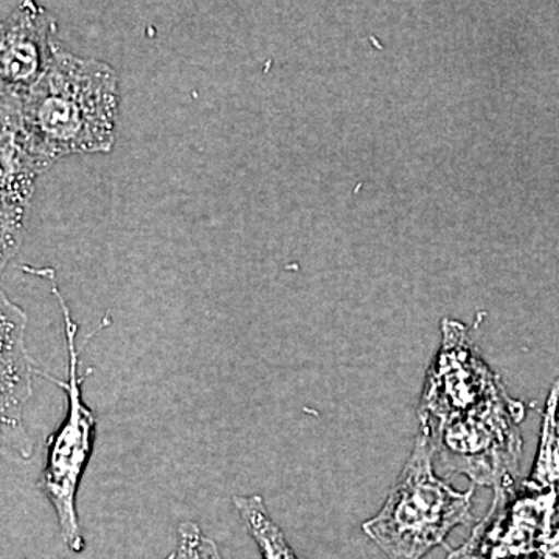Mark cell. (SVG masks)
<instances>
[{
    "mask_svg": "<svg viewBox=\"0 0 559 559\" xmlns=\"http://www.w3.org/2000/svg\"><path fill=\"white\" fill-rule=\"evenodd\" d=\"M441 474L510 492L520 474L524 404L480 358L468 329L441 322V347L428 371L418 409Z\"/></svg>",
    "mask_w": 559,
    "mask_h": 559,
    "instance_id": "1",
    "label": "cell"
},
{
    "mask_svg": "<svg viewBox=\"0 0 559 559\" xmlns=\"http://www.w3.org/2000/svg\"><path fill=\"white\" fill-rule=\"evenodd\" d=\"M119 110L116 70L58 44L43 79L22 97H2V168L33 178L80 153H108Z\"/></svg>",
    "mask_w": 559,
    "mask_h": 559,
    "instance_id": "2",
    "label": "cell"
},
{
    "mask_svg": "<svg viewBox=\"0 0 559 559\" xmlns=\"http://www.w3.org/2000/svg\"><path fill=\"white\" fill-rule=\"evenodd\" d=\"M473 496L474 487L459 491L437 473L428 437L418 432L384 506L362 532L389 559H423L452 530L473 524Z\"/></svg>",
    "mask_w": 559,
    "mask_h": 559,
    "instance_id": "3",
    "label": "cell"
},
{
    "mask_svg": "<svg viewBox=\"0 0 559 559\" xmlns=\"http://www.w3.org/2000/svg\"><path fill=\"white\" fill-rule=\"evenodd\" d=\"M49 275L51 293L57 297L58 304L64 316L66 344L69 353L68 380H57L47 371L38 369L39 377L53 382L64 390L66 417L60 428L55 430L47 441V459L40 474L39 488L44 492L60 524L62 539L70 550L81 554L86 547L76 510V496L84 471L90 465L92 451H94L95 428L97 418L91 407L84 403L83 384L91 374L80 373V355L76 348L75 337L79 326L73 322L72 314L66 300L62 299L60 289L55 285V272L43 271Z\"/></svg>",
    "mask_w": 559,
    "mask_h": 559,
    "instance_id": "4",
    "label": "cell"
},
{
    "mask_svg": "<svg viewBox=\"0 0 559 559\" xmlns=\"http://www.w3.org/2000/svg\"><path fill=\"white\" fill-rule=\"evenodd\" d=\"M27 314L0 294V421L2 441L22 459L33 454V444L24 425V411L33 395V374H38L25 347Z\"/></svg>",
    "mask_w": 559,
    "mask_h": 559,
    "instance_id": "5",
    "label": "cell"
},
{
    "mask_svg": "<svg viewBox=\"0 0 559 559\" xmlns=\"http://www.w3.org/2000/svg\"><path fill=\"white\" fill-rule=\"evenodd\" d=\"M57 20L35 2H21L2 22V97L16 98L38 84L53 61Z\"/></svg>",
    "mask_w": 559,
    "mask_h": 559,
    "instance_id": "6",
    "label": "cell"
},
{
    "mask_svg": "<svg viewBox=\"0 0 559 559\" xmlns=\"http://www.w3.org/2000/svg\"><path fill=\"white\" fill-rule=\"evenodd\" d=\"M234 507L246 532L259 547L261 559H299L283 530L267 513L261 496H234Z\"/></svg>",
    "mask_w": 559,
    "mask_h": 559,
    "instance_id": "7",
    "label": "cell"
},
{
    "mask_svg": "<svg viewBox=\"0 0 559 559\" xmlns=\"http://www.w3.org/2000/svg\"><path fill=\"white\" fill-rule=\"evenodd\" d=\"M170 559H223L215 540L202 532L193 521H186L178 528V544Z\"/></svg>",
    "mask_w": 559,
    "mask_h": 559,
    "instance_id": "8",
    "label": "cell"
},
{
    "mask_svg": "<svg viewBox=\"0 0 559 559\" xmlns=\"http://www.w3.org/2000/svg\"><path fill=\"white\" fill-rule=\"evenodd\" d=\"M487 543V518L477 524L471 533L469 539L457 549L450 550L444 559H491L489 558Z\"/></svg>",
    "mask_w": 559,
    "mask_h": 559,
    "instance_id": "9",
    "label": "cell"
},
{
    "mask_svg": "<svg viewBox=\"0 0 559 559\" xmlns=\"http://www.w3.org/2000/svg\"><path fill=\"white\" fill-rule=\"evenodd\" d=\"M558 429H559V423H558Z\"/></svg>",
    "mask_w": 559,
    "mask_h": 559,
    "instance_id": "10",
    "label": "cell"
},
{
    "mask_svg": "<svg viewBox=\"0 0 559 559\" xmlns=\"http://www.w3.org/2000/svg\"><path fill=\"white\" fill-rule=\"evenodd\" d=\"M165 559H170V558H165Z\"/></svg>",
    "mask_w": 559,
    "mask_h": 559,
    "instance_id": "11",
    "label": "cell"
}]
</instances>
